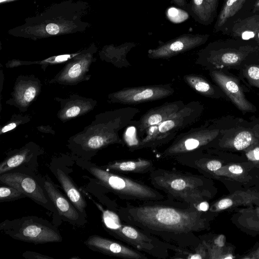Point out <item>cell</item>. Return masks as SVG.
Segmentation results:
<instances>
[{
    "label": "cell",
    "mask_w": 259,
    "mask_h": 259,
    "mask_svg": "<svg viewBox=\"0 0 259 259\" xmlns=\"http://www.w3.org/2000/svg\"><path fill=\"white\" fill-rule=\"evenodd\" d=\"M90 249L108 255L128 259H147L142 252L99 235L90 236L84 242Z\"/></svg>",
    "instance_id": "obj_10"
},
{
    "label": "cell",
    "mask_w": 259,
    "mask_h": 259,
    "mask_svg": "<svg viewBox=\"0 0 259 259\" xmlns=\"http://www.w3.org/2000/svg\"><path fill=\"white\" fill-rule=\"evenodd\" d=\"M198 237L207 249L208 258L232 259L235 257L231 252L225 251L224 247L218 246L200 235Z\"/></svg>",
    "instance_id": "obj_26"
},
{
    "label": "cell",
    "mask_w": 259,
    "mask_h": 259,
    "mask_svg": "<svg viewBox=\"0 0 259 259\" xmlns=\"http://www.w3.org/2000/svg\"><path fill=\"white\" fill-rule=\"evenodd\" d=\"M253 11L254 12L259 11V0H257L255 3L254 4L253 8Z\"/></svg>",
    "instance_id": "obj_44"
},
{
    "label": "cell",
    "mask_w": 259,
    "mask_h": 259,
    "mask_svg": "<svg viewBox=\"0 0 259 259\" xmlns=\"http://www.w3.org/2000/svg\"><path fill=\"white\" fill-rule=\"evenodd\" d=\"M257 210L259 212V207L257 208Z\"/></svg>",
    "instance_id": "obj_48"
},
{
    "label": "cell",
    "mask_w": 259,
    "mask_h": 259,
    "mask_svg": "<svg viewBox=\"0 0 259 259\" xmlns=\"http://www.w3.org/2000/svg\"><path fill=\"white\" fill-rule=\"evenodd\" d=\"M88 170L100 185L120 199L144 202L166 198L159 191L142 181L107 171L101 167L91 166Z\"/></svg>",
    "instance_id": "obj_4"
},
{
    "label": "cell",
    "mask_w": 259,
    "mask_h": 259,
    "mask_svg": "<svg viewBox=\"0 0 259 259\" xmlns=\"http://www.w3.org/2000/svg\"><path fill=\"white\" fill-rule=\"evenodd\" d=\"M219 133V130H204L183 134L178 137L159 156L162 158L174 159L199 150L215 139Z\"/></svg>",
    "instance_id": "obj_7"
},
{
    "label": "cell",
    "mask_w": 259,
    "mask_h": 259,
    "mask_svg": "<svg viewBox=\"0 0 259 259\" xmlns=\"http://www.w3.org/2000/svg\"><path fill=\"white\" fill-rule=\"evenodd\" d=\"M258 199L259 195L255 192L238 191L214 202L208 211L211 213L220 212L238 205L255 203Z\"/></svg>",
    "instance_id": "obj_16"
},
{
    "label": "cell",
    "mask_w": 259,
    "mask_h": 259,
    "mask_svg": "<svg viewBox=\"0 0 259 259\" xmlns=\"http://www.w3.org/2000/svg\"><path fill=\"white\" fill-rule=\"evenodd\" d=\"M256 38L259 41V32L257 33Z\"/></svg>",
    "instance_id": "obj_45"
},
{
    "label": "cell",
    "mask_w": 259,
    "mask_h": 259,
    "mask_svg": "<svg viewBox=\"0 0 259 259\" xmlns=\"http://www.w3.org/2000/svg\"><path fill=\"white\" fill-rule=\"evenodd\" d=\"M36 91L35 88L33 87L27 88L23 94L24 100L28 103L32 101L35 97Z\"/></svg>",
    "instance_id": "obj_35"
},
{
    "label": "cell",
    "mask_w": 259,
    "mask_h": 259,
    "mask_svg": "<svg viewBox=\"0 0 259 259\" xmlns=\"http://www.w3.org/2000/svg\"><path fill=\"white\" fill-rule=\"evenodd\" d=\"M245 156L248 160L254 164L259 163V144L253 145L245 150Z\"/></svg>",
    "instance_id": "obj_32"
},
{
    "label": "cell",
    "mask_w": 259,
    "mask_h": 259,
    "mask_svg": "<svg viewBox=\"0 0 259 259\" xmlns=\"http://www.w3.org/2000/svg\"><path fill=\"white\" fill-rule=\"evenodd\" d=\"M111 142L112 141L108 140L106 137L98 135L90 138L88 141L87 146L90 149H98Z\"/></svg>",
    "instance_id": "obj_30"
},
{
    "label": "cell",
    "mask_w": 259,
    "mask_h": 259,
    "mask_svg": "<svg viewBox=\"0 0 259 259\" xmlns=\"http://www.w3.org/2000/svg\"><path fill=\"white\" fill-rule=\"evenodd\" d=\"M200 236L202 237V236ZM208 241H209L210 242L218 246L223 247L225 246L226 242V237L224 235L221 234L214 238L213 240H209Z\"/></svg>",
    "instance_id": "obj_36"
},
{
    "label": "cell",
    "mask_w": 259,
    "mask_h": 259,
    "mask_svg": "<svg viewBox=\"0 0 259 259\" xmlns=\"http://www.w3.org/2000/svg\"><path fill=\"white\" fill-rule=\"evenodd\" d=\"M44 187L60 215L71 221H75L78 218L79 213L77 209L55 187L50 180L47 179L45 181Z\"/></svg>",
    "instance_id": "obj_15"
},
{
    "label": "cell",
    "mask_w": 259,
    "mask_h": 259,
    "mask_svg": "<svg viewBox=\"0 0 259 259\" xmlns=\"http://www.w3.org/2000/svg\"><path fill=\"white\" fill-rule=\"evenodd\" d=\"M173 88L168 85H149L125 88L114 94L115 99L125 104H136L160 100L171 95Z\"/></svg>",
    "instance_id": "obj_9"
},
{
    "label": "cell",
    "mask_w": 259,
    "mask_h": 259,
    "mask_svg": "<svg viewBox=\"0 0 259 259\" xmlns=\"http://www.w3.org/2000/svg\"><path fill=\"white\" fill-rule=\"evenodd\" d=\"M258 136L249 130L238 132L231 138H228L222 143V146L237 151L245 150L258 143Z\"/></svg>",
    "instance_id": "obj_19"
},
{
    "label": "cell",
    "mask_w": 259,
    "mask_h": 259,
    "mask_svg": "<svg viewBox=\"0 0 259 259\" xmlns=\"http://www.w3.org/2000/svg\"><path fill=\"white\" fill-rule=\"evenodd\" d=\"M186 12L195 21L202 25H209L214 20V17L206 0H190Z\"/></svg>",
    "instance_id": "obj_20"
},
{
    "label": "cell",
    "mask_w": 259,
    "mask_h": 259,
    "mask_svg": "<svg viewBox=\"0 0 259 259\" xmlns=\"http://www.w3.org/2000/svg\"><path fill=\"white\" fill-rule=\"evenodd\" d=\"M185 105L182 101H178L151 109L141 117L137 123L139 135L142 136L148 128L161 123Z\"/></svg>",
    "instance_id": "obj_13"
},
{
    "label": "cell",
    "mask_w": 259,
    "mask_h": 259,
    "mask_svg": "<svg viewBox=\"0 0 259 259\" xmlns=\"http://www.w3.org/2000/svg\"><path fill=\"white\" fill-rule=\"evenodd\" d=\"M1 230L13 239L35 244L59 242L62 237L49 222L36 217H25L13 221L6 220Z\"/></svg>",
    "instance_id": "obj_5"
},
{
    "label": "cell",
    "mask_w": 259,
    "mask_h": 259,
    "mask_svg": "<svg viewBox=\"0 0 259 259\" xmlns=\"http://www.w3.org/2000/svg\"><path fill=\"white\" fill-rule=\"evenodd\" d=\"M213 15L215 17L220 0H206Z\"/></svg>",
    "instance_id": "obj_39"
},
{
    "label": "cell",
    "mask_w": 259,
    "mask_h": 259,
    "mask_svg": "<svg viewBox=\"0 0 259 259\" xmlns=\"http://www.w3.org/2000/svg\"><path fill=\"white\" fill-rule=\"evenodd\" d=\"M81 65L79 63L74 64L68 70V74L70 78H75L81 73Z\"/></svg>",
    "instance_id": "obj_34"
},
{
    "label": "cell",
    "mask_w": 259,
    "mask_h": 259,
    "mask_svg": "<svg viewBox=\"0 0 259 259\" xmlns=\"http://www.w3.org/2000/svg\"><path fill=\"white\" fill-rule=\"evenodd\" d=\"M194 205L165 199L127 203L118 207L124 222L181 248H193L201 242L197 233L210 228L209 214Z\"/></svg>",
    "instance_id": "obj_1"
},
{
    "label": "cell",
    "mask_w": 259,
    "mask_h": 259,
    "mask_svg": "<svg viewBox=\"0 0 259 259\" xmlns=\"http://www.w3.org/2000/svg\"><path fill=\"white\" fill-rule=\"evenodd\" d=\"M246 170L243 166L238 164H230L223 166L219 170L214 171L212 176L219 177L225 176L239 181L245 177Z\"/></svg>",
    "instance_id": "obj_24"
},
{
    "label": "cell",
    "mask_w": 259,
    "mask_h": 259,
    "mask_svg": "<svg viewBox=\"0 0 259 259\" xmlns=\"http://www.w3.org/2000/svg\"><path fill=\"white\" fill-rule=\"evenodd\" d=\"M6 1V0H1L0 2H3V1Z\"/></svg>",
    "instance_id": "obj_47"
},
{
    "label": "cell",
    "mask_w": 259,
    "mask_h": 259,
    "mask_svg": "<svg viewBox=\"0 0 259 259\" xmlns=\"http://www.w3.org/2000/svg\"><path fill=\"white\" fill-rule=\"evenodd\" d=\"M231 34L242 40L256 37L259 32V16L254 15L244 19H238L232 27Z\"/></svg>",
    "instance_id": "obj_18"
},
{
    "label": "cell",
    "mask_w": 259,
    "mask_h": 259,
    "mask_svg": "<svg viewBox=\"0 0 259 259\" xmlns=\"http://www.w3.org/2000/svg\"><path fill=\"white\" fill-rule=\"evenodd\" d=\"M102 218L106 231L115 238L132 247L158 258H166L169 250L178 247L141 229L123 222L117 213L102 209Z\"/></svg>",
    "instance_id": "obj_3"
},
{
    "label": "cell",
    "mask_w": 259,
    "mask_h": 259,
    "mask_svg": "<svg viewBox=\"0 0 259 259\" xmlns=\"http://www.w3.org/2000/svg\"><path fill=\"white\" fill-rule=\"evenodd\" d=\"M70 57L69 55L58 56L55 58V61L57 62H63L67 60Z\"/></svg>",
    "instance_id": "obj_43"
},
{
    "label": "cell",
    "mask_w": 259,
    "mask_h": 259,
    "mask_svg": "<svg viewBox=\"0 0 259 259\" xmlns=\"http://www.w3.org/2000/svg\"><path fill=\"white\" fill-rule=\"evenodd\" d=\"M47 32L50 34L55 35L57 34L60 30L58 25L54 23H49L46 27Z\"/></svg>",
    "instance_id": "obj_37"
},
{
    "label": "cell",
    "mask_w": 259,
    "mask_h": 259,
    "mask_svg": "<svg viewBox=\"0 0 259 259\" xmlns=\"http://www.w3.org/2000/svg\"><path fill=\"white\" fill-rule=\"evenodd\" d=\"M25 197V195L12 186H2L0 188L1 202L13 201Z\"/></svg>",
    "instance_id": "obj_28"
},
{
    "label": "cell",
    "mask_w": 259,
    "mask_h": 259,
    "mask_svg": "<svg viewBox=\"0 0 259 259\" xmlns=\"http://www.w3.org/2000/svg\"><path fill=\"white\" fill-rule=\"evenodd\" d=\"M187 83L195 91L204 95H211L214 93L212 86L204 79L194 75L184 76Z\"/></svg>",
    "instance_id": "obj_25"
},
{
    "label": "cell",
    "mask_w": 259,
    "mask_h": 259,
    "mask_svg": "<svg viewBox=\"0 0 259 259\" xmlns=\"http://www.w3.org/2000/svg\"><path fill=\"white\" fill-rule=\"evenodd\" d=\"M211 75L215 82L240 110L246 112L252 111L253 106L245 98L241 88L234 78L217 71H212Z\"/></svg>",
    "instance_id": "obj_12"
},
{
    "label": "cell",
    "mask_w": 259,
    "mask_h": 259,
    "mask_svg": "<svg viewBox=\"0 0 259 259\" xmlns=\"http://www.w3.org/2000/svg\"><path fill=\"white\" fill-rule=\"evenodd\" d=\"M174 4L180 8L187 11L188 3L187 0H170Z\"/></svg>",
    "instance_id": "obj_40"
},
{
    "label": "cell",
    "mask_w": 259,
    "mask_h": 259,
    "mask_svg": "<svg viewBox=\"0 0 259 259\" xmlns=\"http://www.w3.org/2000/svg\"><path fill=\"white\" fill-rule=\"evenodd\" d=\"M101 167L115 173L140 174H149L155 168L152 160L141 158L115 160Z\"/></svg>",
    "instance_id": "obj_14"
},
{
    "label": "cell",
    "mask_w": 259,
    "mask_h": 259,
    "mask_svg": "<svg viewBox=\"0 0 259 259\" xmlns=\"http://www.w3.org/2000/svg\"><path fill=\"white\" fill-rule=\"evenodd\" d=\"M166 15L171 22L179 23L186 20L184 18L180 17V16L188 18L189 15L187 12L181 8L177 9V8L172 7L167 10Z\"/></svg>",
    "instance_id": "obj_29"
},
{
    "label": "cell",
    "mask_w": 259,
    "mask_h": 259,
    "mask_svg": "<svg viewBox=\"0 0 259 259\" xmlns=\"http://www.w3.org/2000/svg\"><path fill=\"white\" fill-rule=\"evenodd\" d=\"M16 126V124L14 122L10 123L9 124L6 125V126H4L2 130L1 133H6L7 132H8L9 131H11L13 129H14Z\"/></svg>",
    "instance_id": "obj_42"
},
{
    "label": "cell",
    "mask_w": 259,
    "mask_h": 259,
    "mask_svg": "<svg viewBox=\"0 0 259 259\" xmlns=\"http://www.w3.org/2000/svg\"><path fill=\"white\" fill-rule=\"evenodd\" d=\"M246 76L251 83L259 88V66H251L246 70Z\"/></svg>",
    "instance_id": "obj_31"
},
{
    "label": "cell",
    "mask_w": 259,
    "mask_h": 259,
    "mask_svg": "<svg viewBox=\"0 0 259 259\" xmlns=\"http://www.w3.org/2000/svg\"><path fill=\"white\" fill-rule=\"evenodd\" d=\"M209 36L186 33L165 42L159 41L157 47L148 51V56L152 59L169 58L204 44Z\"/></svg>",
    "instance_id": "obj_8"
},
{
    "label": "cell",
    "mask_w": 259,
    "mask_h": 259,
    "mask_svg": "<svg viewBox=\"0 0 259 259\" xmlns=\"http://www.w3.org/2000/svg\"><path fill=\"white\" fill-rule=\"evenodd\" d=\"M27 152L23 151L8 158L0 164V174L22 164L27 161Z\"/></svg>",
    "instance_id": "obj_27"
},
{
    "label": "cell",
    "mask_w": 259,
    "mask_h": 259,
    "mask_svg": "<svg viewBox=\"0 0 259 259\" xmlns=\"http://www.w3.org/2000/svg\"><path fill=\"white\" fill-rule=\"evenodd\" d=\"M153 187L166 198L198 207L212 196L211 185L203 176L176 169L155 168L149 174Z\"/></svg>",
    "instance_id": "obj_2"
},
{
    "label": "cell",
    "mask_w": 259,
    "mask_h": 259,
    "mask_svg": "<svg viewBox=\"0 0 259 259\" xmlns=\"http://www.w3.org/2000/svg\"><path fill=\"white\" fill-rule=\"evenodd\" d=\"M196 103L191 102L170 115L161 123L151 126L145 132V137L131 150L153 148L160 146L172 138L175 133L192 123L198 115Z\"/></svg>",
    "instance_id": "obj_6"
},
{
    "label": "cell",
    "mask_w": 259,
    "mask_h": 259,
    "mask_svg": "<svg viewBox=\"0 0 259 259\" xmlns=\"http://www.w3.org/2000/svg\"><path fill=\"white\" fill-rule=\"evenodd\" d=\"M242 258L245 259H259V248L255 251L251 252L249 254L245 256Z\"/></svg>",
    "instance_id": "obj_41"
},
{
    "label": "cell",
    "mask_w": 259,
    "mask_h": 259,
    "mask_svg": "<svg viewBox=\"0 0 259 259\" xmlns=\"http://www.w3.org/2000/svg\"><path fill=\"white\" fill-rule=\"evenodd\" d=\"M0 181L18 190L26 196L40 204H45L48 201L44 191L37 183L31 177L20 172L3 174Z\"/></svg>",
    "instance_id": "obj_11"
},
{
    "label": "cell",
    "mask_w": 259,
    "mask_h": 259,
    "mask_svg": "<svg viewBox=\"0 0 259 259\" xmlns=\"http://www.w3.org/2000/svg\"><path fill=\"white\" fill-rule=\"evenodd\" d=\"M170 258L180 259H206L208 258V253L205 245L201 241L193 248H181L179 247Z\"/></svg>",
    "instance_id": "obj_23"
},
{
    "label": "cell",
    "mask_w": 259,
    "mask_h": 259,
    "mask_svg": "<svg viewBox=\"0 0 259 259\" xmlns=\"http://www.w3.org/2000/svg\"><path fill=\"white\" fill-rule=\"evenodd\" d=\"M251 48L249 46L239 49H221L218 53H211L212 60L221 65H232L240 63L251 51Z\"/></svg>",
    "instance_id": "obj_21"
},
{
    "label": "cell",
    "mask_w": 259,
    "mask_h": 259,
    "mask_svg": "<svg viewBox=\"0 0 259 259\" xmlns=\"http://www.w3.org/2000/svg\"><path fill=\"white\" fill-rule=\"evenodd\" d=\"M22 256L28 259H52V257L31 251H26L23 252Z\"/></svg>",
    "instance_id": "obj_33"
},
{
    "label": "cell",
    "mask_w": 259,
    "mask_h": 259,
    "mask_svg": "<svg viewBox=\"0 0 259 259\" xmlns=\"http://www.w3.org/2000/svg\"><path fill=\"white\" fill-rule=\"evenodd\" d=\"M255 166L259 167V163L254 164Z\"/></svg>",
    "instance_id": "obj_46"
},
{
    "label": "cell",
    "mask_w": 259,
    "mask_h": 259,
    "mask_svg": "<svg viewBox=\"0 0 259 259\" xmlns=\"http://www.w3.org/2000/svg\"><path fill=\"white\" fill-rule=\"evenodd\" d=\"M247 0H225L218 15L214 28L215 31L223 30L225 25L243 8Z\"/></svg>",
    "instance_id": "obj_22"
},
{
    "label": "cell",
    "mask_w": 259,
    "mask_h": 259,
    "mask_svg": "<svg viewBox=\"0 0 259 259\" xmlns=\"http://www.w3.org/2000/svg\"><path fill=\"white\" fill-rule=\"evenodd\" d=\"M80 112V109L78 106H73L69 108L65 113L67 117H72L79 114Z\"/></svg>",
    "instance_id": "obj_38"
},
{
    "label": "cell",
    "mask_w": 259,
    "mask_h": 259,
    "mask_svg": "<svg viewBox=\"0 0 259 259\" xmlns=\"http://www.w3.org/2000/svg\"><path fill=\"white\" fill-rule=\"evenodd\" d=\"M57 177L64 191L74 207L80 212H83L87 202L71 178L61 169L57 170Z\"/></svg>",
    "instance_id": "obj_17"
}]
</instances>
